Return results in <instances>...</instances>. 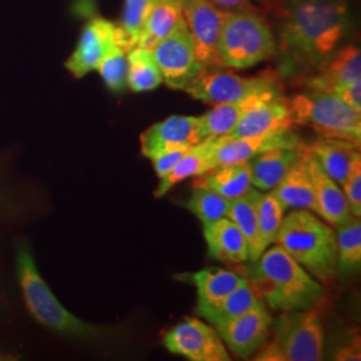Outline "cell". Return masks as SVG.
Returning a JSON list of instances; mask_svg holds the SVG:
<instances>
[{
	"instance_id": "1f68e13d",
	"label": "cell",
	"mask_w": 361,
	"mask_h": 361,
	"mask_svg": "<svg viewBox=\"0 0 361 361\" xmlns=\"http://www.w3.org/2000/svg\"><path fill=\"white\" fill-rule=\"evenodd\" d=\"M157 0H125L121 25L118 26V44L130 51L137 47L143 27Z\"/></svg>"
},
{
	"instance_id": "f1b7e54d",
	"label": "cell",
	"mask_w": 361,
	"mask_h": 361,
	"mask_svg": "<svg viewBox=\"0 0 361 361\" xmlns=\"http://www.w3.org/2000/svg\"><path fill=\"white\" fill-rule=\"evenodd\" d=\"M261 193L256 188H252L245 195L233 200L228 219H232L245 237L249 249V261H256L261 255V246L258 238L257 201Z\"/></svg>"
},
{
	"instance_id": "836d02e7",
	"label": "cell",
	"mask_w": 361,
	"mask_h": 361,
	"mask_svg": "<svg viewBox=\"0 0 361 361\" xmlns=\"http://www.w3.org/2000/svg\"><path fill=\"white\" fill-rule=\"evenodd\" d=\"M232 205V200L222 197L221 194L194 188L192 197L186 202V209L193 213L204 224H209L224 217H228Z\"/></svg>"
},
{
	"instance_id": "8992f818",
	"label": "cell",
	"mask_w": 361,
	"mask_h": 361,
	"mask_svg": "<svg viewBox=\"0 0 361 361\" xmlns=\"http://www.w3.org/2000/svg\"><path fill=\"white\" fill-rule=\"evenodd\" d=\"M271 337L255 353L259 361H319L323 359L324 329L314 308L283 312L271 325Z\"/></svg>"
},
{
	"instance_id": "f35d334b",
	"label": "cell",
	"mask_w": 361,
	"mask_h": 361,
	"mask_svg": "<svg viewBox=\"0 0 361 361\" xmlns=\"http://www.w3.org/2000/svg\"><path fill=\"white\" fill-rule=\"evenodd\" d=\"M360 343L355 341L349 345H345L338 350V353L336 355V360L350 361L360 360Z\"/></svg>"
},
{
	"instance_id": "3957f363",
	"label": "cell",
	"mask_w": 361,
	"mask_h": 361,
	"mask_svg": "<svg viewBox=\"0 0 361 361\" xmlns=\"http://www.w3.org/2000/svg\"><path fill=\"white\" fill-rule=\"evenodd\" d=\"M15 271L27 310L37 323L75 340H99L107 335L102 326L87 323L65 308L40 276L31 246L23 240L15 246Z\"/></svg>"
},
{
	"instance_id": "7a4b0ae2",
	"label": "cell",
	"mask_w": 361,
	"mask_h": 361,
	"mask_svg": "<svg viewBox=\"0 0 361 361\" xmlns=\"http://www.w3.org/2000/svg\"><path fill=\"white\" fill-rule=\"evenodd\" d=\"M238 273L252 285L258 298L277 312L316 308L325 292L323 285L279 245L265 249Z\"/></svg>"
},
{
	"instance_id": "cb8c5ba5",
	"label": "cell",
	"mask_w": 361,
	"mask_h": 361,
	"mask_svg": "<svg viewBox=\"0 0 361 361\" xmlns=\"http://www.w3.org/2000/svg\"><path fill=\"white\" fill-rule=\"evenodd\" d=\"M265 92L268 91L250 95L241 101L214 104L212 110L198 116V126H200V134L202 141L219 138L231 134L246 110L256 104L258 99H261Z\"/></svg>"
},
{
	"instance_id": "e0dca14e",
	"label": "cell",
	"mask_w": 361,
	"mask_h": 361,
	"mask_svg": "<svg viewBox=\"0 0 361 361\" xmlns=\"http://www.w3.org/2000/svg\"><path fill=\"white\" fill-rule=\"evenodd\" d=\"M308 171L316 202L314 213L332 228H337L353 217L341 186L324 171L312 152L308 158Z\"/></svg>"
},
{
	"instance_id": "f546056e",
	"label": "cell",
	"mask_w": 361,
	"mask_h": 361,
	"mask_svg": "<svg viewBox=\"0 0 361 361\" xmlns=\"http://www.w3.org/2000/svg\"><path fill=\"white\" fill-rule=\"evenodd\" d=\"M337 246V271L343 277L353 276L361 268L360 217H350L336 228Z\"/></svg>"
},
{
	"instance_id": "e575fe53",
	"label": "cell",
	"mask_w": 361,
	"mask_h": 361,
	"mask_svg": "<svg viewBox=\"0 0 361 361\" xmlns=\"http://www.w3.org/2000/svg\"><path fill=\"white\" fill-rule=\"evenodd\" d=\"M97 70L109 90L122 92L128 87V51L119 44L113 46Z\"/></svg>"
},
{
	"instance_id": "52a82bcc",
	"label": "cell",
	"mask_w": 361,
	"mask_h": 361,
	"mask_svg": "<svg viewBox=\"0 0 361 361\" xmlns=\"http://www.w3.org/2000/svg\"><path fill=\"white\" fill-rule=\"evenodd\" d=\"M295 126L316 131L320 138L360 146L361 113L326 91L308 90L288 99Z\"/></svg>"
},
{
	"instance_id": "4fadbf2b",
	"label": "cell",
	"mask_w": 361,
	"mask_h": 361,
	"mask_svg": "<svg viewBox=\"0 0 361 361\" xmlns=\"http://www.w3.org/2000/svg\"><path fill=\"white\" fill-rule=\"evenodd\" d=\"M293 121L289 111L288 99L280 92V89L268 91L250 106L228 138H245L265 134H276L293 129Z\"/></svg>"
},
{
	"instance_id": "7c38bea8",
	"label": "cell",
	"mask_w": 361,
	"mask_h": 361,
	"mask_svg": "<svg viewBox=\"0 0 361 361\" xmlns=\"http://www.w3.org/2000/svg\"><path fill=\"white\" fill-rule=\"evenodd\" d=\"M271 316L267 305L259 300L257 304L246 310L229 323L217 326L226 348L240 359H249L261 348L271 336Z\"/></svg>"
},
{
	"instance_id": "ffe728a7",
	"label": "cell",
	"mask_w": 361,
	"mask_h": 361,
	"mask_svg": "<svg viewBox=\"0 0 361 361\" xmlns=\"http://www.w3.org/2000/svg\"><path fill=\"white\" fill-rule=\"evenodd\" d=\"M204 237L212 257L229 264H245L249 261L245 237L232 219L224 217L204 224Z\"/></svg>"
},
{
	"instance_id": "277c9868",
	"label": "cell",
	"mask_w": 361,
	"mask_h": 361,
	"mask_svg": "<svg viewBox=\"0 0 361 361\" xmlns=\"http://www.w3.org/2000/svg\"><path fill=\"white\" fill-rule=\"evenodd\" d=\"M319 281L328 284L337 273L335 229L307 209L284 216L273 243Z\"/></svg>"
},
{
	"instance_id": "8fae6325",
	"label": "cell",
	"mask_w": 361,
	"mask_h": 361,
	"mask_svg": "<svg viewBox=\"0 0 361 361\" xmlns=\"http://www.w3.org/2000/svg\"><path fill=\"white\" fill-rule=\"evenodd\" d=\"M182 13L193 39L198 62L205 70L219 66L217 43L222 25L231 11L207 0H182Z\"/></svg>"
},
{
	"instance_id": "5b68a950",
	"label": "cell",
	"mask_w": 361,
	"mask_h": 361,
	"mask_svg": "<svg viewBox=\"0 0 361 361\" xmlns=\"http://www.w3.org/2000/svg\"><path fill=\"white\" fill-rule=\"evenodd\" d=\"M276 51L274 34L259 13L249 8L231 11L217 43L219 67L244 70L269 59Z\"/></svg>"
},
{
	"instance_id": "9a60e30c",
	"label": "cell",
	"mask_w": 361,
	"mask_h": 361,
	"mask_svg": "<svg viewBox=\"0 0 361 361\" xmlns=\"http://www.w3.org/2000/svg\"><path fill=\"white\" fill-rule=\"evenodd\" d=\"M302 143L292 130L245 138H213L210 140L212 169L233 164H245L262 152L277 147H300Z\"/></svg>"
},
{
	"instance_id": "83f0119b",
	"label": "cell",
	"mask_w": 361,
	"mask_h": 361,
	"mask_svg": "<svg viewBox=\"0 0 361 361\" xmlns=\"http://www.w3.org/2000/svg\"><path fill=\"white\" fill-rule=\"evenodd\" d=\"M182 18V0H157L145 23L137 47L153 49L159 40L168 37Z\"/></svg>"
},
{
	"instance_id": "d590c367",
	"label": "cell",
	"mask_w": 361,
	"mask_h": 361,
	"mask_svg": "<svg viewBox=\"0 0 361 361\" xmlns=\"http://www.w3.org/2000/svg\"><path fill=\"white\" fill-rule=\"evenodd\" d=\"M341 189L348 201L349 209L353 216H361V155L355 159L347 180Z\"/></svg>"
},
{
	"instance_id": "44dd1931",
	"label": "cell",
	"mask_w": 361,
	"mask_h": 361,
	"mask_svg": "<svg viewBox=\"0 0 361 361\" xmlns=\"http://www.w3.org/2000/svg\"><path fill=\"white\" fill-rule=\"evenodd\" d=\"M310 146L304 154L297 159L296 164L285 174L281 182L271 190L286 209H307L316 212L313 185L308 171Z\"/></svg>"
},
{
	"instance_id": "603a6c76",
	"label": "cell",
	"mask_w": 361,
	"mask_h": 361,
	"mask_svg": "<svg viewBox=\"0 0 361 361\" xmlns=\"http://www.w3.org/2000/svg\"><path fill=\"white\" fill-rule=\"evenodd\" d=\"M193 188L207 189L228 200L245 195L253 186L247 164H233L210 169L194 180Z\"/></svg>"
},
{
	"instance_id": "d6a6232c",
	"label": "cell",
	"mask_w": 361,
	"mask_h": 361,
	"mask_svg": "<svg viewBox=\"0 0 361 361\" xmlns=\"http://www.w3.org/2000/svg\"><path fill=\"white\" fill-rule=\"evenodd\" d=\"M284 216V207L271 190L269 193H261L257 201V226L262 253L274 243Z\"/></svg>"
},
{
	"instance_id": "7402d4cb",
	"label": "cell",
	"mask_w": 361,
	"mask_h": 361,
	"mask_svg": "<svg viewBox=\"0 0 361 361\" xmlns=\"http://www.w3.org/2000/svg\"><path fill=\"white\" fill-rule=\"evenodd\" d=\"M324 171L340 186L347 180L352 164L360 157V146L340 140L320 138L310 146Z\"/></svg>"
},
{
	"instance_id": "ba28073f",
	"label": "cell",
	"mask_w": 361,
	"mask_h": 361,
	"mask_svg": "<svg viewBox=\"0 0 361 361\" xmlns=\"http://www.w3.org/2000/svg\"><path fill=\"white\" fill-rule=\"evenodd\" d=\"M162 82L173 90L185 91L205 68L198 62L194 51L193 39L185 18L152 49Z\"/></svg>"
},
{
	"instance_id": "6da1fadb",
	"label": "cell",
	"mask_w": 361,
	"mask_h": 361,
	"mask_svg": "<svg viewBox=\"0 0 361 361\" xmlns=\"http://www.w3.org/2000/svg\"><path fill=\"white\" fill-rule=\"evenodd\" d=\"M348 28L345 0H284L276 10V50L302 65H323Z\"/></svg>"
},
{
	"instance_id": "4dcf8cb0",
	"label": "cell",
	"mask_w": 361,
	"mask_h": 361,
	"mask_svg": "<svg viewBox=\"0 0 361 361\" xmlns=\"http://www.w3.org/2000/svg\"><path fill=\"white\" fill-rule=\"evenodd\" d=\"M162 75L152 49L134 47L128 51V87L134 92L155 90Z\"/></svg>"
},
{
	"instance_id": "2e32d148",
	"label": "cell",
	"mask_w": 361,
	"mask_h": 361,
	"mask_svg": "<svg viewBox=\"0 0 361 361\" xmlns=\"http://www.w3.org/2000/svg\"><path fill=\"white\" fill-rule=\"evenodd\" d=\"M204 142L200 134L198 116H171L157 122L141 134V153L153 159L176 149H190Z\"/></svg>"
},
{
	"instance_id": "484cf974",
	"label": "cell",
	"mask_w": 361,
	"mask_h": 361,
	"mask_svg": "<svg viewBox=\"0 0 361 361\" xmlns=\"http://www.w3.org/2000/svg\"><path fill=\"white\" fill-rule=\"evenodd\" d=\"M212 169L210 161V140L200 142L186 150L180 161L174 165V168L168 174L159 180L155 189V198H162L182 180L198 177Z\"/></svg>"
},
{
	"instance_id": "30bf717a",
	"label": "cell",
	"mask_w": 361,
	"mask_h": 361,
	"mask_svg": "<svg viewBox=\"0 0 361 361\" xmlns=\"http://www.w3.org/2000/svg\"><path fill=\"white\" fill-rule=\"evenodd\" d=\"M279 89L274 78L241 77L233 73H207V70L185 90L192 98L207 104H229L250 95Z\"/></svg>"
},
{
	"instance_id": "ac0fdd59",
	"label": "cell",
	"mask_w": 361,
	"mask_h": 361,
	"mask_svg": "<svg viewBox=\"0 0 361 361\" xmlns=\"http://www.w3.org/2000/svg\"><path fill=\"white\" fill-rule=\"evenodd\" d=\"M305 150L307 145L302 143L300 147H277L250 158L246 164L252 186L258 190H273Z\"/></svg>"
},
{
	"instance_id": "d6986e66",
	"label": "cell",
	"mask_w": 361,
	"mask_h": 361,
	"mask_svg": "<svg viewBox=\"0 0 361 361\" xmlns=\"http://www.w3.org/2000/svg\"><path fill=\"white\" fill-rule=\"evenodd\" d=\"M361 79V51L356 46H347L334 52L317 74L307 83L308 90L332 92L338 86Z\"/></svg>"
},
{
	"instance_id": "74e56055",
	"label": "cell",
	"mask_w": 361,
	"mask_h": 361,
	"mask_svg": "<svg viewBox=\"0 0 361 361\" xmlns=\"http://www.w3.org/2000/svg\"><path fill=\"white\" fill-rule=\"evenodd\" d=\"M332 94H335L343 102L361 113V79L338 86L332 91Z\"/></svg>"
},
{
	"instance_id": "9c48e42d",
	"label": "cell",
	"mask_w": 361,
	"mask_h": 361,
	"mask_svg": "<svg viewBox=\"0 0 361 361\" xmlns=\"http://www.w3.org/2000/svg\"><path fill=\"white\" fill-rule=\"evenodd\" d=\"M170 353L192 361H231L232 357L217 329L195 317L185 319L164 336Z\"/></svg>"
},
{
	"instance_id": "4316f807",
	"label": "cell",
	"mask_w": 361,
	"mask_h": 361,
	"mask_svg": "<svg viewBox=\"0 0 361 361\" xmlns=\"http://www.w3.org/2000/svg\"><path fill=\"white\" fill-rule=\"evenodd\" d=\"M258 301L259 298L257 293L255 292L252 285L245 280V283L237 286L217 304L197 308V312L207 320V323L217 328L244 314L246 310L253 308Z\"/></svg>"
},
{
	"instance_id": "ab89813d",
	"label": "cell",
	"mask_w": 361,
	"mask_h": 361,
	"mask_svg": "<svg viewBox=\"0 0 361 361\" xmlns=\"http://www.w3.org/2000/svg\"><path fill=\"white\" fill-rule=\"evenodd\" d=\"M207 1L229 11L245 10L249 8V3H250V0H207Z\"/></svg>"
},
{
	"instance_id": "5bb4252c",
	"label": "cell",
	"mask_w": 361,
	"mask_h": 361,
	"mask_svg": "<svg viewBox=\"0 0 361 361\" xmlns=\"http://www.w3.org/2000/svg\"><path fill=\"white\" fill-rule=\"evenodd\" d=\"M118 34L116 23L102 16L92 18L82 30L75 50L66 61V68L78 79L97 70L104 55L118 44Z\"/></svg>"
},
{
	"instance_id": "8d00e7d4",
	"label": "cell",
	"mask_w": 361,
	"mask_h": 361,
	"mask_svg": "<svg viewBox=\"0 0 361 361\" xmlns=\"http://www.w3.org/2000/svg\"><path fill=\"white\" fill-rule=\"evenodd\" d=\"M188 149H176V150H169L162 154L157 155L152 161L153 168H154L157 177L161 180L164 178L174 165L180 161V157L186 153Z\"/></svg>"
},
{
	"instance_id": "d4e9b609",
	"label": "cell",
	"mask_w": 361,
	"mask_h": 361,
	"mask_svg": "<svg viewBox=\"0 0 361 361\" xmlns=\"http://www.w3.org/2000/svg\"><path fill=\"white\" fill-rule=\"evenodd\" d=\"M190 277L192 283L197 288V308L217 304L237 286L245 283V277H243L238 271H228L214 267L193 273Z\"/></svg>"
}]
</instances>
